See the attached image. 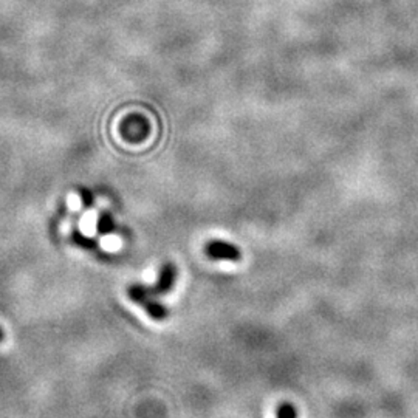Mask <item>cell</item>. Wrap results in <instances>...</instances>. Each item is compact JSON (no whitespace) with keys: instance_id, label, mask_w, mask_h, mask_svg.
<instances>
[{"instance_id":"obj_1","label":"cell","mask_w":418,"mask_h":418,"mask_svg":"<svg viewBox=\"0 0 418 418\" xmlns=\"http://www.w3.org/2000/svg\"><path fill=\"white\" fill-rule=\"evenodd\" d=\"M207 255L212 260H230V262H239L242 259V252L237 246L226 243L222 241H212L207 245Z\"/></svg>"},{"instance_id":"obj_2","label":"cell","mask_w":418,"mask_h":418,"mask_svg":"<svg viewBox=\"0 0 418 418\" xmlns=\"http://www.w3.org/2000/svg\"><path fill=\"white\" fill-rule=\"evenodd\" d=\"M175 278H177V268L174 264H166L161 268L160 273V279L154 289H149L150 296H160V294H166L170 290H172V287L175 284Z\"/></svg>"},{"instance_id":"obj_5","label":"cell","mask_w":418,"mask_h":418,"mask_svg":"<svg viewBox=\"0 0 418 418\" xmlns=\"http://www.w3.org/2000/svg\"><path fill=\"white\" fill-rule=\"evenodd\" d=\"M68 203H70V208H72V209H78V208H79V204H81V198H79L78 195L72 194L70 198H68Z\"/></svg>"},{"instance_id":"obj_4","label":"cell","mask_w":418,"mask_h":418,"mask_svg":"<svg viewBox=\"0 0 418 418\" xmlns=\"http://www.w3.org/2000/svg\"><path fill=\"white\" fill-rule=\"evenodd\" d=\"M278 418H298V412H296V409H294L293 404L284 403V404H280L278 409Z\"/></svg>"},{"instance_id":"obj_3","label":"cell","mask_w":418,"mask_h":418,"mask_svg":"<svg viewBox=\"0 0 418 418\" xmlns=\"http://www.w3.org/2000/svg\"><path fill=\"white\" fill-rule=\"evenodd\" d=\"M140 305L145 308V310L150 314V318H154L155 321L166 319L169 314L166 307L160 303H156V300H154V299H150V296H147L145 300H141Z\"/></svg>"},{"instance_id":"obj_6","label":"cell","mask_w":418,"mask_h":418,"mask_svg":"<svg viewBox=\"0 0 418 418\" xmlns=\"http://www.w3.org/2000/svg\"><path fill=\"white\" fill-rule=\"evenodd\" d=\"M3 341H5V332H3V328L0 327V344H2Z\"/></svg>"}]
</instances>
